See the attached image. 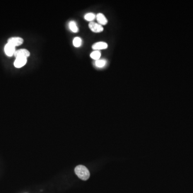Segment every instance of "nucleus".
I'll list each match as a JSON object with an SVG mask.
<instances>
[{"label": "nucleus", "mask_w": 193, "mask_h": 193, "mask_svg": "<svg viewBox=\"0 0 193 193\" xmlns=\"http://www.w3.org/2000/svg\"><path fill=\"white\" fill-rule=\"evenodd\" d=\"M75 172L81 180H87L90 176L88 169L83 165H78L75 169Z\"/></svg>", "instance_id": "1"}, {"label": "nucleus", "mask_w": 193, "mask_h": 193, "mask_svg": "<svg viewBox=\"0 0 193 193\" xmlns=\"http://www.w3.org/2000/svg\"><path fill=\"white\" fill-rule=\"evenodd\" d=\"M89 27L91 31L95 33H100L104 31V28L102 25L93 22L89 23Z\"/></svg>", "instance_id": "2"}, {"label": "nucleus", "mask_w": 193, "mask_h": 193, "mask_svg": "<svg viewBox=\"0 0 193 193\" xmlns=\"http://www.w3.org/2000/svg\"><path fill=\"white\" fill-rule=\"evenodd\" d=\"M24 42L23 39L18 37H13L9 38L8 40V43L13 45V46H19L23 44Z\"/></svg>", "instance_id": "3"}, {"label": "nucleus", "mask_w": 193, "mask_h": 193, "mask_svg": "<svg viewBox=\"0 0 193 193\" xmlns=\"http://www.w3.org/2000/svg\"><path fill=\"white\" fill-rule=\"evenodd\" d=\"M14 56L16 58H26L30 56V52L27 49H20L16 50L14 54Z\"/></svg>", "instance_id": "4"}, {"label": "nucleus", "mask_w": 193, "mask_h": 193, "mask_svg": "<svg viewBox=\"0 0 193 193\" xmlns=\"http://www.w3.org/2000/svg\"><path fill=\"white\" fill-rule=\"evenodd\" d=\"M16 47L13 46V45L7 43V44L5 45V54L8 56L11 57L12 56L14 55V54L15 53Z\"/></svg>", "instance_id": "5"}, {"label": "nucleus", "mask_w": 193, "mask_h": 193, "mask_svg": "<svg viewBox=\"0 0 193 193\" xmlns=\"http://www.w3.org/2000/svg\"><path fill=\"white\" fill-rule=\"evenodd\" d=\"M27 58H17L14 62V66L17 68H20L27 64Z\"/></svg>", "instance_id": "6"}, {"label": "nucleus", "mask_w": 193, "mask_h": 193, "mask_svg": "<svg viewBox=\"0 0 193 193\" xmlns=\"http://www.w3.org/2000/svg\"><path fill=\"white\" fill-rule=\"evenodd\" d=\"M108 47V45L107 43L102 41L96 42L92 45V49H95V51H99L101 49H106Z\"/></svg>", "instance_id": "7"}, {"label": "nucleus", "mask_w": 193, "mask_h": 193, "mask_svg": "<svg viewBox=\"0 0 193 193\" xmlns=\"http://www.w3.org/2000/svg\"><path fill=\"white\" fill-rule=\"evenodd\" d=\"M96 18H97L98 24H99L102 26V25H105L108 22V20L106 18V17L102 13H98L96 16Z\"/></svg>", "instance_id": "8"}, {"label": "nucleus", "mask_w": 193, "mask_h": 193, "mask_svg": "<svg viewBox=\"0 0 193 193\" xmlns=\"http://www.w3.org/2000/svg\"><path fill=\"white\" fill-rule=\"evenodd\" d=\"M69 29L72 32H73L74 33L78 32V27L75 21H73V20L70 21L69 23Z\"/></svg>", "instance_id": "9"}, {"label": "nucleus", "mask_w": 193, "mask_h": 193, "mask_svg": "<svg viewBox=\"0 0 193 193\" xmlns=\"http://www.w3.org/2000/svg\"><path fill=\"white\" fill-rule=\"evenodd\" d=\"M100 56H101V53L99 51H95L92 52L90 54V57L93 60H95V61L99 60Z\"/></svg>", "instance_id": "10"}, {"label": "nucleus", "mask_w": 193, "mask_h": 193, "mask_svg": "<svg viewBox=\"0 0 193 193\" xmlns=\"http://www.w3.org/2000/svg\"><path fill=\"white\" fill-rule=\"evenodd\" d=\"M95 64L96 67L101 68H103L105 66V65L106 64V61L104 59L97 60V61H95Z\"/></svg>", "instance_id": "11"}, {"label": "nucleus", "mask_w": 193, "mask_h": 193, "mask_svg": "<svg viewBox=\"0 0 193 193\" xmlns=\"http://www.w3.org/2000/svg\"><path fill=\"white\" fill-rule=\"evenodd\" d=\"M95 15L93 13H87L84 16L85 20L90 22H92L95 19Z\"/></svg>", "instance_id": "12"}, {"label": "nucleus", "mask_w": 193, "mask_h": 193, "mask_svg": "<svg viewBox=\"0 0 193 193\" xmlns=\"http://www.w3.org/2000/svg\"><path fill=\"white\" fill-rule=\"evenodd\" d=\"M73 46L75 47H79L82 45V39L80 37H75L73 39Z\"/></svg>", "instance_id": "13"}]
</instances>
